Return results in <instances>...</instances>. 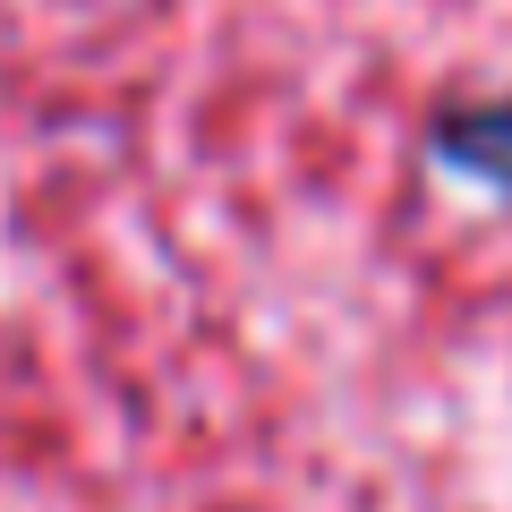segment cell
<instances>
[{"instance_id":"1","label":"cell","mask_w":512,"mask_h":512,"mask_svg":"<svg viewBox=\"0 0 512 512\" xmlns=\"http://www.w3.org/2000/svg\"><path fill=\"white\" fill-rule=\"evenodd\" d=\"M0 512H512V0H0Z\"/></svg>"}]
</instances>
